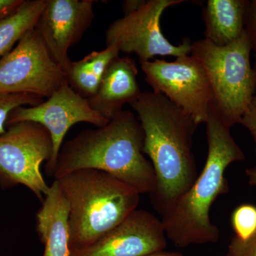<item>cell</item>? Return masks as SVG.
<instances>
[{
  "mask_svg": "<svg viewBox=\"0 0 256 256\" xmlns=\"http://www.w3.org/2000/svg\"><path fill=\"white\" fill-rule=\"evenodd\" d=\"M144 132L143 153L149 158L156 178L151 194L153 206L162 215L198 176L192 151L198 124L163 94L142 92L130 104Z\"/></svg>",
  "mask_w": 256,
  "mask_h": 256,
  "instance_id": "cell-1",
  "label": "cell"
},
{
  "mask_svg": "<svg viewBox=\"0 0 256 256\" xmlns=\"http://www.w3.org/2000/svg\"><path fill=\"white\" fill-rule=\"evenodd\" d=\"M144 132L130 110H122L106 126L87 129L64 143L52 176L58 180L82 170L104 172L140 194L154 192L156 178L143 153Z\"/></svg>",
  "mask_w": 256,
  "mask_h": 256,
  "instance_id": "cell-2",
  "label": "cell"
},
{
  "mask_svg": "<svg viewBox=\"0 0 256 256\" xmlns=\"http://www.w3.org/2000/svg\"><path fill=\"white\" fill-rule=\"evenodd\" d=\"M206 124L204 166L191 188L162 215L166 238L180 248L218 242L220 230L210 220V208L218 196L228 192L225 172L229 165L246 159L230 128L212 104Z\"/></svg>",
  "mask_w": 256,
  "mask_h": 256,
  "instance_id": "cell-3",
  "label": "cell"
},
{
  "mask_svg": "<svg viewBox=\"0 0 256 256\" xmlns=\"http://www.w3.org/2000/svg\"><path fill=\"white\" fill-rule=\"evenodd\" d=\"M70 206V250L92 245L137 210L140 194L112 175L82 170L58 178Z\"/></svg>",
  "mask_w": 256,
  "mask_h": 256,
  "instance_id": "cell-4",
  "label": "cell"
},
{
  "mask_svg": "<svg viewBox=\"0 0 256 256\" xmlns=\"http://www.w3.org/2000/svg\"><path fill=\"white\" fill-rule=\"evenodd\" d=\"M252 50L245 30L227 46H216L205 38L192 44L191 54L202 64L210 82V104L230 128L240 124L256 92Z\"/></svg>",
  "mask_w": 256,
  "mask_h": 256,
  "instance_id": "cell-5",
  "label": "cell"
},
{
  "mask_svg": "<svg viewBox=\"0 0 256 256\" xmlns=\"http://www.w3.org/2000/svg\"><path fill=\"white\" fill-rule=\"evenodd\" d=\"M53 154L50 132L41 124L31 121L16 122L0 134V185L6 188L21 184L40 202L50 191L42 174L44 162Z\"/></svg>",
  "mask_w": 256,
  "mask_h": 256,
  "instance_id": "cell-6",
  "label": "cell"
},
{
  "mask_svg": "<svg viewBox=\"0 0 256 256\" xmlns=\"http://www.w3.org/2000/svg\"><path fill=\"white\" fill-rule=\"evenodd\" d=\"M67 82L38 32H26L0 58V94H32L48 98Z\"/></svg>",
  "mask_w": 256,
  "mask_h": 256,
  "instance_id": "cell-7",
  "label": "cell"
},
{
  "mask_svg": "<svg viewBox=\"0 0 256 256\" xmlns=\"http://www.w3.org/2000/svg\"><path fill=\"white\" fill-rule=\"evenodd\" d=\"M184 0H148L137 11L112 22L106 32V46L114 45L120 52L134 54L140 62L156 56L178 57L191 54L192 44L186 38L178 46L166 40L160 28L163 12Z\"/></svg>",
  "mask_w": 256,
  "mask_h": 256,
  "instance_id": "cell-8",
  "label": "cell"
},
{
  "mask_svg": "<svg viewBox=\"0 0 256 256\" xmlns=\"http://www.w3.org/2000/svg\"><path fill=\"white\" fill-rule=\"evenodd\" d=\"M146 82L182 109L197 124H206L212 92L204 69L192 54L174 62L154 60L140 62Z\"/></svg>",
  "mask_w": 256,
  "mask_h": 256,
  "instance_id": "cell-9",
  "label": "cell"
},
{
  "mask_svg": "<svg viewBox=\"0 0 256 256\" xmlns=\"http://www.w3.org/2000/svg\"><path fill=\"white\" fill-rule=\"evenodd\" d=\"M24 121L41 124L52 136L53 154L45 168L46 174L52 176L64 138L72 126L87 122L96 127H102L110 120L94 110L87 98L66 82L42 104L35 106H21L12 111L6 127Z\"/></svg>",
  "mask_w": 256,
  "mask_h": 256,
  "instance_id": "cell-10",
  "label": "cell"
},
{
  "mask_svg": "<svg viewBox=\"0 0 256 256\" xmlns=\"http://www.w3.org/2000/svg\"><path fill=\"white\" fill-rule=\"evenodd\" d=\"M95 2L94 0H46L35 30L65 74L72 62L68 50L92 26Z\"/></svg>",
  "mask_w": 256,
  "mask_h": 256,
  "instance_id": "cell-11",
  "label": "cell"
},
{
  "mask_svg": "<svg viewBox=\"0 0 256 256\" xmlns=\"http://www.w3.org/2000/svg\"><path fill=\"white\" fill-rule=\"evenodd\" d=\"M166 247L162 220L137 208L92 245L72 250V256H149L164 252Z\"/></svg>",
  "mask_w": 256,
  "mask_h": 256,
  "instance_id": "cell-12",
  "label": "cell"
},
{
  "mask_svg": "<svg viewBox=\"0 0 256 256\" xmlns=\"http://www.w3.org/2000/svg\"><path fill=\"white\" fill-rule=\"evenodd\" d=\"M136 62L128 56L116 58L106 70L98 89L88 99L94 110L110 120L126 104L138 100L142 92L138 82Z\"/></svg>",
  "mask_w": 256,
  "mask_h": 256,
  "instance_id": "cell-13",
  "label": "cell"
},
{
  "mask_svg": "<svg viewBox=\"0 0 256 256\" xmlns=\"http://www.w3.org/2000/svg\"><path fill=\"white\" fill-rule=\"evenodd\" d=\"M70 206L55 180L36 213V232L44 246L43 256H72Z\"/></svg>",
  "mask_w": 256,
  "mask_h": 256,
  "instance_id": "cell-14",
  "label": "cell"
},
{
  "mask_svg": "<svg viewBox=\"0 0 256 256\" xmlns=\"http://www.w3.org/2000/svg\"><path fill=\"white\" fill-rule=\"evenodd\" d=\"M249 3L248 0H208L203 11L205 40L218 46L236 40L245 30Z\"/></svg>",
  "mask_w": 256,
  "mask_h": 256,
  "instance_id": "cell-15",
  "label": "cell"
},
{
  "mask_svg": "<svg viewBox=\"0 0 256 256\" xmlns=\"http://www.w3.org/2000/svg\"><path fill=\"white\" fill-rule=\"evenodd\" d=\"M119 54L118 48L110 45L100 52H92L82 60H72L66 74L68 85L82 97L90 98L98 89L106 70Z\"/></svg>",
  "mask_w": 256,
  "mask_h": 256,
  "instance_id": "cell-16",
  "label": "cell"
},
{
  "mask_svg": "<svg viewBox=\"0 0 256 256\" xmlns=\"http://www.w3.org/2000/svg\"><path fill=\"white\" fill-rule=\"evenodd\" d=\"M46 0H25L18 12L0 22V58L12 50L24 35L36 26Z\"/></svg>",
  "mask_w": 256,
  "mask_h": 256,
  "instance_id": "cell-17",
  "label": "cell"
},
{
  "mask_svg": "<svg viewBox=\"0 0 256 256\" xmlns=\"http://www.w3.org/2000/svg\"><path fill=\"white\" fill-rule=\"evenodd\" d=\"M44 98L32 94H0V134L6 130V122L12 111L21 106H35Z\"/></svg>",
  "mask_w": 256,
  "mask_h": 256,
  "instance_id": "cell-18",
  "label": "cell"
},
{
  "mask_svg": "<svg viewBox=\"0 0 256 256\" xmlns=\"http://www.w3.org/2000/svg\"><path fill=\"white\" fill-rule=\"evenodd\" d=\"M232 225L235 236L246 239L256 232V206L244 204L234 210Z\"/></svg>",
  "mask_w": 256,
  "mask_h": 256,
  "instance_id": "cell-19",
  "label": "cell"
},
{
  "mask_svg": "<svg viewBox=\"0 0 256 256\" xmlns=\"http://www.w3.org/2000/svg\"><path fill=\"white\" fill-rule=\"evenodd\" d=\"M225 256H256V232L246 239L234 236Z\"/></svg>",
  "mask_w": 256,
  "mask_h": 256,
  "instance_id": "cell-20",
  "label": "cell"
},
{
  "mask_svg": "<svg viewBox=\"0 0 256 256\" xmlns=\"http://www.w3.org/2000/svg\"><path fill=\"white\" fill-rule=\"evenodd\" d=\"M245 30L256 58V0L250 1L246 16Z\"/></svg>",
  "mask_w": 256,
  "mask_h": 256,
  "instance_id": "cell-21",
  "label": "cell"
},
{
  "mask_svg": "<svg viewBox=\"0 0 256 256\" xmlns=\"http://www.w3.org/2000/svg\"><path fill=\"white\" fill-rule=\"evenodd\" d=\"M244 126L250 134L256 146V92L252 97L245 114L242 116L240 124Z\"/></svg>",
  "mask_w": 256,
  "mask_h": 256,
  "instance_id": "cell-22",
  "label": "cell"
},
{
  "mask_svg": "<svg viewBox=\"0 0 256 256\" xmlns=\"http://www.w3.org/2000/svg\"><path fill=\"white\" fill-rule=\"evenodd\" d=\"M25 2V0H0V22L14 14Z\"/></svg>",
  "mask_w": 256,
  "mask_h": 256,
  "instance_id": "cell-23",
  "label": "cell"
},
{
  "mask_svg": "<svg viewBox=\"0 0 256 256\" xmlns=\"http://www.w3.org/2000/svg\"><path fill=\"white\" fill-rule=\"evenodd\" d=\"M146 1L144 0H126L122 3V11L124 16L131 14L139 10Z\"/></svg>",
  "mask_w": 256,
  "mask_h": 256,
  "instance_id": "cell-24",
  "label": "cell"
},
{
  "mask_svg": "<svg viewBox=\"0 0 256 256\" xmlns=\"http://www.w3.org/2000/svg\"><path fill=\"white\" fill-rule=\"evenodd\" d=\"M248 178V182L252 186L256 188V164L252 168H248L246 171Z\"/></svg>",
  "mask_w": 256,
  "mask_h": 256,
  "instance_id": "cell-25",
  "label": "cell"
},
{
  "mask_svg": "<svg viewBox=\"0 0 256 256\" xmlns=\"http://www.w3.org/2000/svg\"><path fill=\"white\" fill-rule=\"evenodd\" d=\"M149 256H183L181 252H163Z\"/></svg>",
  "mask_w": 256,
  "mask_h": 256,
  "instance_id": "cell-26",
  "label": "cell"
},
{
  "mask_svg": "<svg viewBox=\"0 0 256 256\" xmlns=\"http://www.w3.org/2000/svg\"><path fill=\"white\" fill-rule=\"evenodd\" d=\"M252 68H254V73H255L256 78V62L254 64V66H252Z\"/></svg>",
  "mask_w": 256,
  "mask_h": 256,
  "instance_id": "cell-27",
  "label": "cell"
}]
</instances>
